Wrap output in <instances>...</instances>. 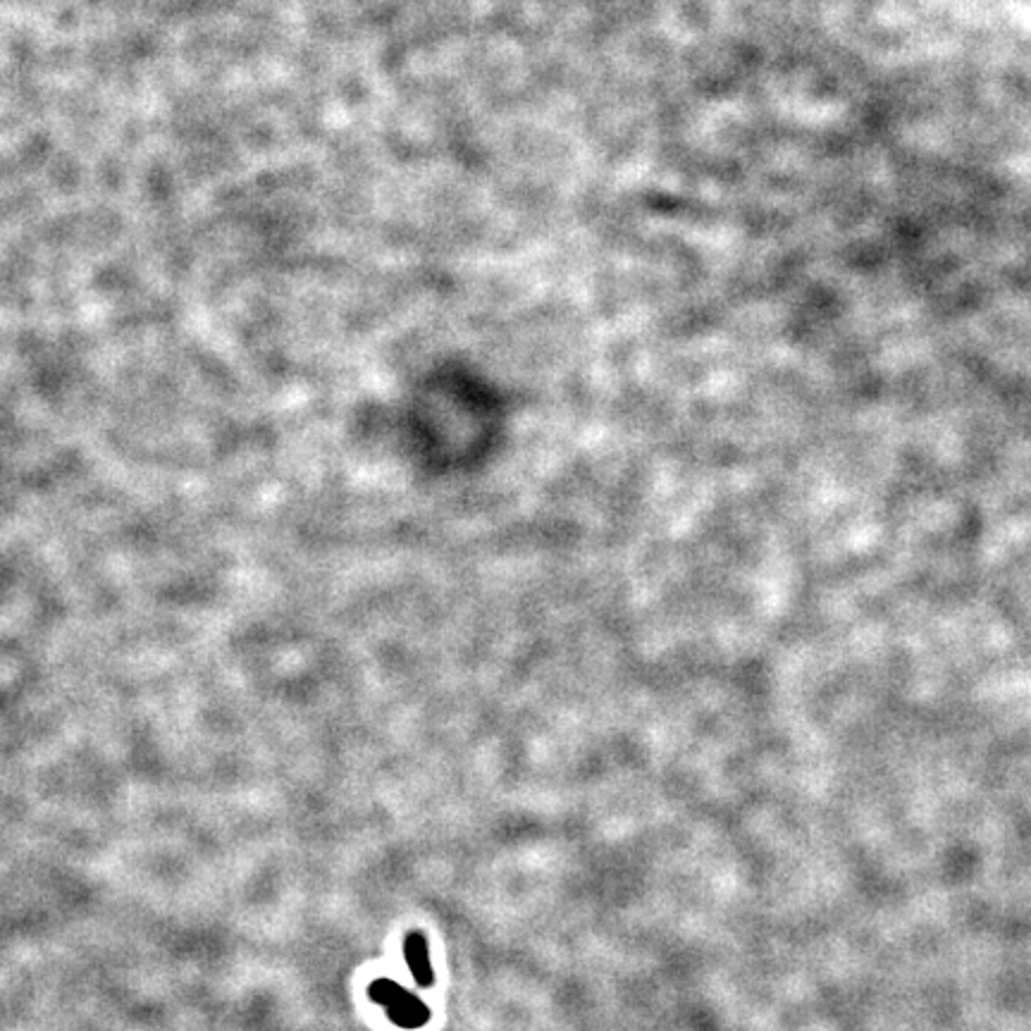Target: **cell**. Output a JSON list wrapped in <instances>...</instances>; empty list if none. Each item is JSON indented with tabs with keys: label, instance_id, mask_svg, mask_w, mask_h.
Wrapping results in <instances>:
<instances>
[{
	"label": "cell",
	"instance_id": "6da1fadb",
	"mask_svg": "<svg viewBox=\"0 0 1031 1031\" xmlns=\"http://www.w3.org/2000/svg\"><path fill=\"white\" fill-rule=\"evenodd\" d=\"M370 996H373L375 1003L385 1005L390 1010L392 1020L401 1024V1027H418V1024L428 1020V1008L416 996H411L409 991L399 989L394 981H375L370 986Z\"/></svg>",
	"mask_w": 1031,
	"mask_h": 1031
},
{
	"label": "cell",
	"instance_id": "7a4b0ae2",
	"mask_svg": "<svg viewBox=\"0 0 1031 1031\" xmlns=\"http://www.w3.org/2000/svg\"><path fill=\"white\" fill-rule=\"evenodd\" d=\"M406 958H409V965L413 969V977H416L421 984L428 986L430 977V962H428V948H425L423 934H411L409 941H406Z\"/></svg>",
	"mask_w": 1031,
	"mask_h": 1031
}]
</instances>
